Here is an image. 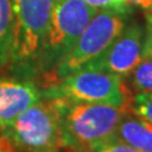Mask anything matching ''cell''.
<instances>
[{"label":"cell","instance_id":"cell-1","mask_svg":"<svg viewBox=\"0 0 152 152\" xmlns=\"http://www.w3.org/2000/svg\"><path fill=\"white\" fill-rule=\"evenodd\" d=\"M53 100L60 119L62 150L69 152H90L114 137L124 113L123 108L110 104Z\"/></svg>","mask_w":152,"mask_h":152},{"label":"cell","instance_id":"cell-2","mask_svg":"<svg viewBox=\"0 0 152 152\" xmlns=\"http://www.w3.org/2000/svg\"><path fill=\"white\" fill-rule=\"evenodd\" d=\"M14 45L9 71L36 79L51 20L53 0H12Z\"/></svg>","mask_w":152,"mask_h":152},{"label":"cell","instance_id":"cell-3","mask_svg":"<svg viewBox=\"0 0 152 152\" xmlns=\"http://www.w3.org/2000/svg\"><path fill=\"white\" fill-rule=\"evenodd\" d=\"M62 150L58 113L53 99L42 98L0 133V152H56Z\"/></svg>","mask_w":152,"mask_h":152},{"label":"cell","instance_id":"cell-4","mask_svg":"<svg viewBox=\"0 0 152 152\" xmlns=\"http://www.w3.org/2000/svg\"><path fill=\"white\" fill-rule=\"evenodd\" d=\"M127 18V15L115 12L98 10L75 42L72 48L62 57L50 74L38 81L39 86L43 88L58 81L84 69L88 64L99 57L126 28L128 24Z\"/></svg>","mask_w":152,"mask_h":152},{"label":"cell","instance_id":"cell-5","mask_svg":"<svg viewBox=\"0 0 152 152\" xmlns=\"http://www.w3.org/2000/svg\"><path fill=\"white\" fill-rule=\"evenodd\" d=\"M96 12L84 0H53L50 28L36 77L41 80L51 72L72 48Z\"/></svg>","mask_w":152,"mask_h":152},{"label":"cell","instance_id":"cell-6","mask_svg":"<svg viewBox=\"0 0 152 152\" xmlns=\"http://www.w3.org/2000/svg\"><path fill=\"white\" fill-rule=\"evenodd\" d=\"M41 90L43 98L110 104L123 109L129 95L122 77L100 70H79Z\"/></svg>","mask_w":152,"mask_h":152},{"label":"cell","instance_id":"cell-7","mask_svg":"<svg viewBox=\"0 0 152 152\" xmlns=\"http://www.w3.org/2000/svg\"><path fill=\"white\" fill-rule=\"evenodd\" d=\"M146 55L145 27L127 24L107 50L81 70H100L126 79Z\"/></svg>","mask_w":152,"mask_h":152},{"label":"cell","instance_id":"cell-8","mask_svg":"<svg viewBox=\"0 0 152 152\" xmlns=\"http://www.w3.org/2000/svg\"><path fill=\"white\" fill-rule=\"evenodd\" d=\"M42 98L41 86L36 80L0 75V133L22 112Z\"/></svg>","mask_w":152,"mask_h":152},{"label":"cell","instance_id":"cell-9","mask_svg":"<svg viewBox=\"0 0 152 152\" xmlns=\"http://www.w3.org/2000/svg\"><path fill=\"white\" fill-rule=\"evenodd\" d=\"M114 136L142 152H152V123L134 113L124 110Z\"/></svg>","mask_w":152,"mask_h":152},{"label":"cell","instance_id":"cell-10","mask_svg":"<svg viewBox=\"0 0 152 152\" xmlns=\"http://www.w3.org/2000/svg\"><path fill=\"white\" fill-rule=\"evenodd\" d=\"M14 45V15L12 0H0V70L9 69Z\"/></svg>","mask_w":152,"mask_h":152},{"label":"cell","instance_id":"cell-11","mask_svg":"<svg viewBox=\"0 0 152 152\" xmlns=\"http://www.w3.org/2000/svg\"><path fill=\"white\" fill-rule=\"evenodd\" d=\"M129 93H152V56L145 55L140 64L123 79Z\"/></svg>","mask_w":152,"mask_h":152},{"label":"cell","instance_id":"cell-12","mask_svg":"<svg viewBox=\"0 0 152 152\" xmlns=\"http://www.w3.org/2000/svg\"><path fill=\"white\" fill-rule=\"evenodd\" d=\"M124 110L134 113L152 123V93H129Z\"/></svg>","mask_w":152,"mask_h":152},{"label":"cell","instance_id":"cell-13","mask_svg":"<svg viewBox=\"0 0 152 152\" xmlns=\"http://www.w3.org/2000/svg\"><path fill=\"white\" fill-rule=\"evenodd\" d=\"M84 1L95 10L115 12L127 17H129L133 12V8L126 0H84Z\"/></svg>","mask_w":152,"mask_h":152},{"label":"cell","instance_id":"cell-14","mask_svg":"<svg viewBox=\"0 0 152 152\" xmlns=\"http://www.w3.org/2000/svg\"><path fill=\"white\" fill-rule=\"evenodd\" d=\"M90 152H142V151L127 145L126 142L121 141L119 138H117L114 136L112 138L102 142L100 145L95 146L94 148L90 150Z\"/></svg>","mask_w":152,"mask_h":152},{"label":"cell","instance_id":"cell-15","mask_svg":"<svg viewBox=\"0 0 152 152\" xmlns=\"http://www.w3.org/2000/svg\"><path fill=\"white\" fill-rule=\"evenodd\" d=\"M146 26H145V34H146V55L152 56V14L145 15Z\"/></svg>","mask_w":152,"mask_h":152},{"label":"cell","instance_id":"cell-16","mask_svg":"<svg viewBox=\"0 0 152 152\" xmlns=\"http://www.w3.org/2000/svg\"><path fill=\"white\" fill-rule=\"evenodd\" d=\"M132 8H137L145 13V15L152 14V0H126Z\"/></svg>","mask_w":152,"mask_h":152},{"label":"cell","instance_id":"cell-17","mask_svg":"<svg viewBox=\"0 0 152 152\" xmlns=\"http://www.w3.org/2000/svg\"><path fill=\"white\" fill-rule=\"evenodd\" d=\"M56 152H69V151H65V150H58V151H56Z\"/></svg>","mask_w":152,"mask_h":152}]
</instances>
